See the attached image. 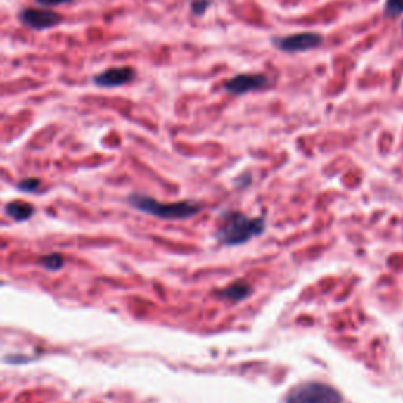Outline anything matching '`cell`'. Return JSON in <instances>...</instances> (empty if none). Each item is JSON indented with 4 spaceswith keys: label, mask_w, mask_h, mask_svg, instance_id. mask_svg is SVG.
I'll return each instance as SVG.
<instances>
[{
    "label": "cell",
    "mask_w": 403,
    "mask_h": 403,
    "mask_svg": "<svg viewBox=\"0 0 403 403\" xmlns=\"http://www.w3.org/2000/svg\"><path fill=\"white\" fill-rule=\"evenodd\" d=\"M265 230V221L262 217H250L240 211H229L222 215L217 238L226 246H238L259 236Z\"/></svg>",
    "instance_id": "1"
},
{
    "label": "cell",
    "mask_w": 403,
    "mask_h": 403,
    "mask_svg": "<svg viewBox=\"0 0 403 403\" xmlns=\"http://www.w3.org/2000/svg\"><path fill=\"white\" fill-rule=\"evenodd\" d=\"M129 205L137 211H142L145 215L161 217V219H188L199 215L203 210V205L199 202H174V203H162L148 196L133 194L128 199Z\"/></svg>",
    "instance_id": "2"
},
{
    "label": "cell",
    "mask_w": 403,
    "mask_h": 403,
    "mask_svg": "<svg viewBox=\"0 0 403 403\" xmlns=\"http://www.w3.org/2000/svg\"><path fill=\"white\" fill-rule=\"evenodd\" d=\"M286 403H342V395L325 383L309 381L293 388Z\"/></svg>",
    "instance_id": "3"
},
{
    "label": "cell",
    "mask_w": 403,
    "mask_h": 403,
    "mask_svg": "<svg viewBox=\"0 0 403 403\" xmlns=\"http://www.w3.org/2000/svg\"><path fill=\"white\" fill-rule=\"evenodd\" d=\"M276 46L286 52H306L310 49L319 48L323 43V37L315 32H301L288 37H282L276 39Z\"/></svg>",
    "instance_id": "4"
},
{
    "label": "cell",
    "mask_w": 403,
    "mask_h": 403,
    "mask_svg": "<svg viewBox=\"0 0 403 403\" xmlns=\"http://www.w3.org/2000/svg\"><path fill=\"white\" fill-rule=\"evenodd\" d=\"M269 79L263 75H238L226 82V90L234 95H246L269 87Z\"/></svg>",
    "instance_id": "5"
},
{
    "label": "cell",
    "mask_w": 403,
    "mask_h": 403,
    "mask_svg": "<svg viewBox=\"0 0 403 403\" xmlns=\"http://www.w3.org/2000/svg\"><path fill=\"white\" fill-rule=\"evenodd\" d=\"M19 19L24 25L35 30H46L56 27L58 23H62V16L52 10H38V8H27L23 10Z\"/></svg>",
    "instance_id": "6"
},
{
    "label": "cell",
    "mask_w": 403,
    "mask_h": 403,
    "mask_svg": "<svg viewBox=\"0 0 403 403\" xmlns=\"http://www.w3.org/2000/svg\"><path fill=\"white\" fill-rule=\"evenodd\" d=\"M136 76V71L131 67H115V68H109L103 72H100L95 77V84L100 85V87H120V85H124L131 82Z\"/></svg>",
    "instance_id": "7"
},
{
    "label": "cell",
    "mask_w": 403,
    "mask_h": 403,
    "mask_svg": "<svg viewBox=\"0 0 403 403\" xmlns=\"http://www.w3.org/2000/svg\"><path fill=\"white\" fill-rule=\"evenodd\" d=\"M250 293H252V287H250L248 282L238 281V282L230 283L229 287L221 290V292L217 295H219V298H222V300H227V301H232V302H240L243 300H246Z\"/></svg>",
    "instance_id": "8"
},
{
    "label": "cell",
    "mask_w": 403,
    "mask_h": 403,
    "mask_svg": "<svg viewBox=\"0 0 403 403\" xmlns=\"http://www.w3.org/2000/svg\"><path fill=\"white\" fill-rule=\"evenodd\" d=\"M5 213L6 216H10L13 221L24 222V221H29L30 217L35 215V207L32 203L16 200V202L6 203Z\"/></svg>",
    "instance_id": "9"
},
{
    "label": "cell",
    "mask_w": 403,
    "mask_h": 403,
    "mask_svg": "<svg viewBox=\"0 0 403 403\" xmlns=\"http://www.w3.org/2000/svg\"><path fill=\"white\" fill-rule=\"evenodd\" d=\"M38 265L43 267L48 271H58L65 265V257L62 254H48V255H41L38 259Z\"/></svg>",
    "instance_id": "10"
},
{
    "label": "cell",
    "mask_w": 403,
    "mask_h": 403,
    "mask_svg": "<svg viewBox=\"0 0 403 403\" xmlns=\"http://www.w3.org/2000/svg\"><path fill=\"white\" fill-rule=\"evenodd\" d=\"M41 188V180L39 178H25L18 183V189L23 191V193H37V191Z\"/></svg>",
    "instance_id": "11"
},
{
    "label": "cell",
    "mask_w": 403,
    "mask_h": 403,
    "mask_svg": "<svg viewBox=\"0 0 403 403\" xmlns=\"http://www.w3.org/2000/svg\"><path fill=\"white\" fill-rule=\"evenodd\" d=\"M403 13V0H386L385 16L397 18Z\"/></svg>",
    "instance_id": "12"
},
{
    "label": "cell",
    "mask_w": 403,
    "mask_h": 403,
    "mask_svg": "<svg viewBox=\"0 0 403 403\" xmlns=\"http://www.w3.org/2000/svg\"><path fill=\"white\" fill-rule=\"evenodd\" d=\"M207 6H208L207 0H196V2L193 4L194 15H202V13L205 11V8H207Z\"/></svg>",
    "instance_id": "13"
},
{
    "label": "cell",
    "mask_w": 403,
    "mask_h": 403,
    "mask_svg": "<svg viewBox=\"0 0 403 403\" xmlns=\"http://www.w3.org/2000/svg\"><path fill=\"white\" fill-rule=\"evenodd\" d=\"M37 2L44 6H56V5H62V4H70L71 0H37Z\"/></svg>",
    "instance_id": "14"
},
{
    "label": "cell",
    "mask_w": 403,
    "mask_h": 403,
    "mask_svg": "<svg viewBox=\"0 0 403 403\" xmlns=\"http://www.w3.org/2000/svg\"><path fill=\"white\" fill-rule=\"evenodd\" d=\"M402 29H403V24H402Z\"/></svg>",
    "instance_id": "15"
}]
</instances>
